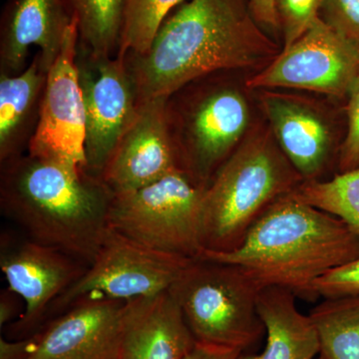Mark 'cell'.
Segmentation results:
<instances>
[{"label": "cell", "mask_w": 359, "mask_h": 359, "mask_svg": "<svg viewBox=\"0 0 359 359\" xmlns=\"http://www.w3.org/2000/svg\"><path fill=\"white\" fill-rule=\"evenodd\" d=\"M295 198L337 217L359 236V167L328 181H304L292 192Z\"/></svg>", "instance_id": "obj_22"}, {"label": "cell", "mask_w": 359, "mask_h": 359, "mask_svg": "<svg viewBox=\"0 0 359 359\" xmlns=\"http://www.w3.org/2000/svg\"><path fill=\"white\" fill-rule=\"evenodd\" d=\"M187 0H125L121 44L117 55H141L150 48L163 22Z\"/></svg>", "instance_id": "obj_23"}, {"label": "cell", "mask_w": 359, "mask_h": 359, "mask_svg": "<svg viewBox=\"0 0 359 359\" xmlns=\"http://www.w3.org/2000/svg\"><path fill=\"white\" fill-rule=\"evenodd\" d=\"M323 0H276L285 47L297 41L320 18Z\"/></svg>", "instance_id": "obj_24"}, {"label": "cell", "mask_w": 359, "mask_h": 359, "mask_svg": "<svg viewBox=\"0 0 359 359\" xmlns=\"http://www.w3.org/2000/svg\"><path fill=\"white\" fill-rule=\"evenodd\" d=\"M13 290H2L0 295V327L2 330L13 323L21 316Z\"/></svg>", "instance_id": "obj_30"}, {"label": "cell", "mask_w": 359, "mask_h": 359, "mask_svg": "<svg viewBox=\"0 0 359 359\" xmlns=\"http://www.w3.org/2000/svg\"><path fill=\"white\" fill-rule=\"evenodd\" d=\"M191 261L149 248L108 226L91 264L52 304L46 321L86 297L128 302L159 294L170 289Z\"/></svg>", "instance_id": "obj_8"}, {"label": "cell", "mask_w": 359, "mask_h": 359, "mask_svg": "<svg viewBox=\"0 0 359 359\" xmlns=\"http://www.w3.org/2000/svg\"><path fill=\"white\" fill-rule=\"evenodd\" d=\"M273 52L243 0H187L169 14L145 53L123 58L143 102L218 71L259 65Z\"/></svg>", "instance_id": "obj_1"}, {"label": "cell", "mask_w": 359, "mask_h": 359, "mask_svg": "<svg viewBox=\"0 0 359 359\" xmlns=\"http://www.w3.org/2000/svg\"><path fill=\"white\" fill-rule=\"evenodd\" d=\"M168 124L187 172L210 183L243 140L250 109L242 92L230 85L186 84L166 98Z\"/></svg>", "instance_id": "obj_7"}, {"label": "cell", "mask_w": 359, "mask_h": 359, "mask_svg": "<svg viewBox=\"0 0 359 359\" xmlns=\"http://www.w3.org/2000/svg\"><path fill=\"white\" fill-rule=\"evenodd\" d=\"M76 23L78 47L96 56H116L121 44L125 0H63Z\"/></svg>", "instance_id": "obj_21"}, {"label": "cell", "mask_w": 359, "mask_h": 359, "mask_svg": "<svg viewBox=\"0 0 359 359\" xmlns=\"http://www.w3.org/2000/svg\"><path fill=\"white\" fill-rule=\"evenodd\" d=\"M202 257L235 264L263 289L280 287L314 302L321 276L359 257V236L341 219L290 193L276 201L238 249L204 250Z\"/></svg>", "instance_id": "obj_3"}, {"label": "cell", "mask_w": 359, "mask_h": 359, "mask_svg": "<svg viewBox=\"0 0 359 359\" xmlns=\"http://www.w3.org/2000/svg\"><path fill=\"white\" fill-rule=\"evenodd\" d=\"M309 318L325 359H359V294L323 297Z\"/></svg>", "instance_id": "obj_20"}, {"label": "cell", "mask_w": 359, "mask_h": 359, "mask_svg": "<svg viewBox=\"0 0 359 359\" xmlns=\"http://www.w3.org/2000/svg\"><path fill=\"white\" fill-rule=\"evenodd\" d=\"M78 32L72 20L47 73L39 122L27 153L86 170L85 110L76 66Z\"/></svg>", "instance_id": "obj_13"}, {"label": "cell", "mask_w": 359, "mask_h": 359, "mask_svg": "<svg viewBox=\"0 0 359 359\" xmlns=\"http://www.w3.org/2000/svg\"><path fill=\"white\" fill-rule=\"evenodd\" d=\"M347 95L349 97L348 130L337 158L339 173L359 167V73Z\"/></svg>", "instance_id": "obj_26"}, {"label": "cell", "mask_w": 359, "mask_h": 359, "mask_svg": "<svg viewBox=\"0 0 359 359\" xmlns=\"http://www.w3.org/2000/svg\"><path fill=\"white\" fill-rule=\"evenodd\" d=\"M113 193L99 177L25 154L1 163L0 209L26 237L91 264L108 228Z\"/></svg>", "instance_id": "obj_2"}, {"label": "cell", "mask_w": 359, "mask_h": 359, "mask_svg": "<svg viewBox=\"0 0 359 359\" xmlns=\"http://www.w3.org/2000/svg\"><path fill=\"white\" fill-rule=\"evenodd\" d=\"M318 359H325V358H323V356L320 355V356H318Z\"/></svg>", "instance_id": "obj_31"}, {"label": "cell", "mask_w": 359, "mask_h": 359, "mask_svg": "<svg viewBox=\"0 0 359 359\" xmlns=\"http://www.w3.org/2000/svg\"><path fill=\"white\" fill-rule=\"evenodd\" d=\"M76 66L85 110L86 170L100 178L140 102L121 56H96L77 46Z\"/></svg>", "instance_id": "obj_9"}, {"label": "cell", "mask_w": 359, "mask_h": 359, "mask_svg": "<svg viewBox=\"0 0 359 359\" xmlns=\"http://www.w3.org/2000/svg\"><path fill=\"white\" fill-rule=\"evenodd\" d=\"M242 354L237 349L197 342L185 359H238Z\"/></svg>", "instance_id": "obj_28"}, {"label": "cell", "mask_w": 359, "mask_h": 359, "mask_svg": "<svg viewBox=\"0 0 359 359\" xmlns=\"http://www.w3.org/2000/svg\"><path fill=\"white\" fill-rule=\"evenodd\" d=\"M294 292L280 287L259 290L257 311L266 334L259 354H242L238 359H318L320 344L309 314L301 313Z\"/></svg>", "instance_id": "obj_19"}, {"label": "cell", "mask_w": 359, "mask_h": 359, "mask_svg": "<svg viewBox=\"0 0 359 359\" xmlns=\"http://www.w3.org/2000/svg\"><path fill=\"white\" fill-rule=\"evenodd\" d=\"M263 105L273 138L304 181H318L334 154L332 129L323 115L301 98L266 92Z\"/></svg>", "instance_id": "obj_17"}, {"label": "cell", "mask_w": 359, "mask_h": 359, "mask_svg": "<svg viewBox=\"0 0 359 359\" xmlns=\"http://www.w3.org/2000/svg\"><path fill=\"white\" fill-rule=\"evenodd\" d=\"M166 98L140 102L136 117L106 163L100 178L113 195L186 171L168 124Z\"/></svg>", "instance_id": "obj_14"}, {"label": "cell", "mask_w": 359, "mask_h": 359, "mask_svg": "<svg viewBox=\"0 0 359 359\" xmlns=\"http://www.w3.org/2000/svg\"><path fill=\"white\" fill-rule=\"evenodd\" d=\"M196 344L169 290L124 302L119 359H185Z\"/></svg>", "instance_id": "obj_15"}, {"label": "cell", "mask_w": 359, "mask_h": 359, "mask_svg": "<svg viewBox=\"0 0 359 359\" xmlns=\"http://www.w3.org/2000/svg\"><path fill=\"white\" fill-rule=\"evenodd\" d=\"M47 73L39 51L22 72L0 73V163L27 152L39 122Z\"/></svg>", "instance_id": "obj_18"}, {"label": "cell", "mask_w": 359, "mask_h": 359, "mask_svg": "<svg viewBox=\"0 0 359 359\" xmlns=\"http://www.w3.org/2000/svg\"><path fill=\"white\" fill-rule=\"evenodd\" d=\"M255 20L262 25L276 27L280 25L276 0H250Z\"/></svg>", "instance_id": "obj_29"}, {"label": "cell", "mask_w": 359, "mask_h": 359, "mask_svg": "<svg viewBox=\"0 0 359 359\" xmlns=\"http://www.w3.org/2000/svg\"><path fill=\"white\" fill-rule=\"evenodd\" d=\"M205 184L174 172L136 190L114 194L108 226L152 249L197 259L202 257V205Z\"/></svg>", "instance_id": "obj_6"}, {"label": "cell", "mask_w": 359, "mask_h": 359, "mask_svg": "<svg viewBox=\"0 0 359 359\" xmlns=\"http://www.w3.org/2000/svg\"><path fill=\"white\" fill-rule=\"evenodd\" d=\"M71 22L63 0H8L0 23V73L22 72L32 46L39 47L42 65L49 71Z\"/></svg>", "instance_id": "obj_16"}, {"label": "cell", "mask_w": 359, "mask_h": 359, "mask_svg": "<svg viewBox=\"0 0 359 359\" xmlns=\"http://www.w3.org/2000/svg\"><path fill=\"white\" fill-rule=\"evenodd\" d=\"M304 181L273 136L243 142L208 184L202 205L204 250L238 249L252 226L276 201Z\"/></svg>", "instance_id": "obj_4"}, {"label": "cell", "mask_w": 359, "mask_h": 359, "mask_svg": "<svg viewBox=\"0 0 359 359\" xmlns=\"http://www.w3.org/2000/svg\"><path fill=\"white\" fill-rule=\"evenodd\" d=\"M313 289L318 299L359 294V257L321 276L314 283Z\"/></svg>", "instance_id": "obj_27"}, {"label": "cell", "mask_w": 359, "mask_h": 359, "mask_svg": "<svg viewBox=\"0 0 359 359\" xmlns=\"http://www.w3.org/2000/svg\"><path fill=\"white\" fill-rule=\"evenodd\" d=\"M261 290L235 264L201 257L187 264L169 292L197 342L245 353L266 334L257 311Z\"/></svg>", "instance_id": "obj_5"}, {"label": "cell", "mask_w": 359, "mask_h": 359, "mask_svg": "<svg viewBox=\"0 0 359 359\" xmlns=\"http://www.w3.org/2000/svg\"><path fill=\"white\" fill-rule=\"evenodd\" d=\"M0 268L8 289L22 297L25 308L4 330L8 339L30 337L46 321L50 306L86 271L83 262L26 237L2 233Z\"/></svg>", "instance_id": "obj_12"}, {"label": "cell", "mask_w": 359, "mask_h": 359, "mask_svg": "<svg viewBox=\"0 0 359 359\" xmlns=\"http://www.w3.org/2000/svg\"><path fill=\"white\" fill-rule=\"evenodd\" d=\"M320 18L359 48V0H323Z\"/></svg>", "instance_id": "obj_25"}, {"label": "cell", "mask_w": 359, "mask_h": 359, "mask_svg": "<svg viewBox=\"0 0 359 359\" xmlns=\"http://www.w3.org/2000/svg\"><path fill=\"white\" fill-rule=\"evenodd\" d=\"M359 73V48L320 18L266 68L250 88H294L342 97Z\"/></svg>", "instance_id": "obj_11"}, {"label": "cell", "mask_w": 359, "mask_h": 359, "mask_svg": "<svg viewBox=\"0 0 359 359\" xmlns=\"http://www.w3.org/2000/svg\"><path fill=\"white\" fill-rule=\"evenodd\" d=\"M124 302L86 297L22 339L0 337V359H119Z\"/></svg>", "instance_id": "obj_10"}]
</instances>
